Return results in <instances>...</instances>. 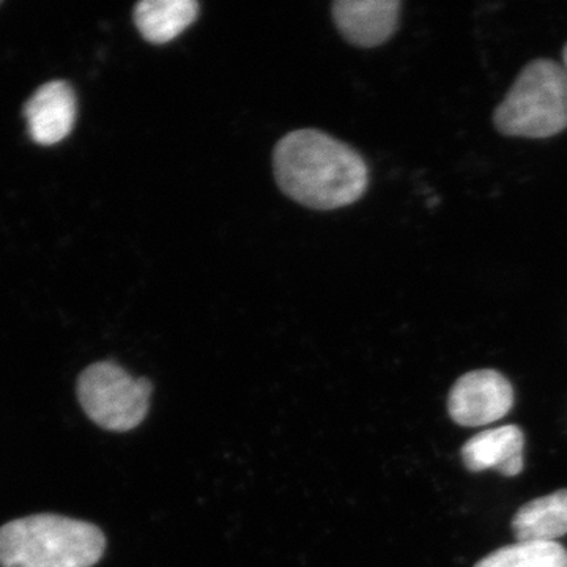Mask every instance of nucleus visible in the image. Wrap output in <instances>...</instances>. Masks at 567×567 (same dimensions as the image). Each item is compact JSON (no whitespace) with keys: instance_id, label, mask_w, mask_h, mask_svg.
<instances>
[{"instance_id":"nucleus-1","label":"nucleus","mask_w":567,"mask_h":567,"mask_svg":"<svg viewBox=\"0 0 567 567\" xmlns=\"http://www.w3.org/2000/svg\"><path fill=\"white\" fill-rule=\"evenodd\" d=\"M274 169L281 192L312 210L352 205L369 185L360 153L319 130L286 134L276 144Z\"/></svg>"},{"instance_id":"nucleus-2","label":"nucleus","mask_w":567,"mask_h":567,"mask_svg":"<svg viewBox=\"0 0 567 567\" xmlns=\"http://www.w3.org/2000/svg\"><path fill=\"white\" fill-rule=\"evenodd\" d=\"M104 548L102 529L55 514L17 518L0 528V567H92Z\"/></svg>"},{"instance_id":"nucleus-3","label":"nucleus","mask_w":567,"mask_h":567,"mask_svg":"<svg viewBox=\"0 0 567 567\" xmlns=\"http://www.w3.org/2000/svg\"><path fill=\"white\" fill-rule=\"evenodd\" d=\"M505 136L547 140L567 130V71L550 59L529 62L494 112Z\"/></svg>"},{"instance_id":"nucleus-4","label":"nucleus","mask_w":567,"mask_h":567,"mask_svg":"<svg viewBox=\"0 0 567 567\" xmlns=\"http://www.w3.org/2000/svg\"><path fill=\"white\" fill-rule=\"evenodd\" d=\"M151 380L134 379L121 364L100 361L78 379V399L93 423L112 432L137 427L151 409Z\"/></svg>"},{"instance_id":"nucleus-5","label":"nucleus","mask_w":567,"mask_h":567,"mask_svg":"<svg viewBox=\"0 0 567 567\" xmlns=\"http://www.w3.org/2000/svg\"><path fill=\"white\" fill-rule=\"evenodd\" d=\"M513 405V385L494 369H481L462 375L447 399L451 417L465 427L495 423L506 416Z\"/></svg>"},{"instance_id":"nucleus-6","label":"nucleus","mask_w":567,"mask_h":567,"mask_svg":"<svg viewBox=\"0 0 567 567\" xmlns=\"http://www.w3.org/2000/svg\"><path fill=\"white\" fill-rule=\"evenodd\" d=\"M399 0H339L333 6L336 28L349 43L375 48L390 40L398 29Z\"/></svg>"},{"instance_id":"nucleus-7","label":"nucleus","mask_w":567,"mask_h":567,"mask_svg":"<svg viewBox=\"0 0 567 567\" xmlns=\"http://www.w3.org/2000/svg\"><path fill=\"white\" fill-rule=\"evenodd\" d=\"M76 95L69 82L51 81L41 85L24 110L32 140L41 145L65 140L76 122Z\"/></svg>"},{"instance_id":"nucleus-8","label":"nucleus","mask_w":567,"mask_h":567,"mask_svg":"<svg viewBox=\"0 0 567 567\" xmlns=\"http://www.w3.org/2000/svg\"><path fill=\"white\" fill-rule=\"evenodd\" d=\"M525 436L517 425L488 429L470 439L462 447V458L470 472L496 470L503 476L514 477L524 470Z\"/></svg>"},{"instance_id":"nucleus-9","label":"nucleus","mask_w":567,"mask_h":567,"mask_svg":"<svg viewBox=\"0 0 567 567\" xmlns=\"http://www.w3.org/2000/svg\"><path fill=\"white\" fill-rule=\"evenodd\" d=\"M196 0H144L134 7V24L153 44L169 43L199 17Z\"/></svg>"},{"instance_id":"nucleus-10","label":"nucleus","mask_w":567,"mask_h":567,"mask_svg":"<svg viewBox=\"0 0 567 567\" xmlns=\"http://www.w3.org/2000/svg\"><path fill=\"white\" fill-rule=\"evenodd\" d=\"M517 543H555L567 535V491L533 499L513 520Z\"/></svg>"},{"instance_id":"nucleus-11","label":"nucleus","mask_w":567,"mask_h":567,"mask_svg":"<svg viewBox=\"0 0 567 567\" xmlns=\"http://www.w3.org/2000/svg\"><path fill=\"white\" fill-rule=\"evenodd\" d=\"M475 567H567V550L558 543H516L492 551Z\"/></svg>"},{"instance_id":"nucleus-12","label":"nucleus","mask_w":567,"mask_h":567,"mask_svg":"<svg viewBox=\"0 0 567 567\" xmlns=\"http://www.w3.org/2000/svg\"><path fill=\"white\" fill-rule=\"evenodd\" d=\"M563 61H565V70L567 71V44L565 47V51H563Z\"/></svg>"}]
</instances>
